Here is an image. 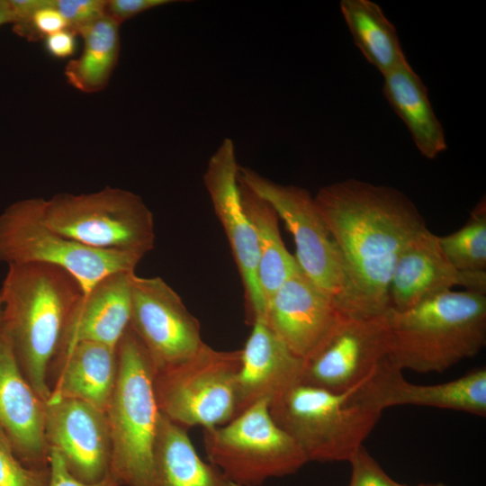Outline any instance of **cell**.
I'll list each match as a JSON object with an SVG mask.
<instances>
[{
	"instance_id": "obj_1",
	"label": "cell",
	"mask_w": 486,
	"mask_h": 486,
	"mask_svg": "<svg viewBox=\"0 0 486 486\" xmlns=\"http://www.w3.org/2000/svg\"><path fill=\"white\" fill-rule=\"evenodd\" d=\"M314 200L341 255L338 311L363 320L385 314L397 260L428 229L418 207L394 187L354 178L323 186Z\"/></svg>"
},
{
	"instance_id": "obj_2",
	"label": "cell",
	"mask_w": 486,
	"mask_h": 486,
	"mask_svg": "<svg viewBox=\"0 0 486 486\" xmlns=\"http://www.w3.org/2000/svg\"><path fill=\"white\" fill-rule=\"evenodd\" d=\"M7 266L0 289V325L22 374L46 401L51 365L84 292L78 282L59 267L45 264Z\"/></svg>"
},
{
	"instance_id": "obj_3",
	"label": "cell",
	"mask_w": 486,
	"mask_h": 486,
	"mask_svg": "<svg viewBox=\"0 0 486 486\" xmlns=\"http://www.w3.org/2000/svg\"><path fill=\"white\" fill-rule=\"evenodd\" d=\"M386 352L401 372L442 373L486 343V294L447 291L385 313Z\"/></svg>"
},
{
	"instance_id": "obj_4",
	"label": "cell",
	"mask_w": 486,
	"mask_h": 486,
	"mask_svg": "<svg viewBox=\"0 0 486 486\" xmlns=\"http://www.w3.org/2000/svg\"><path fill=\"white\" fill-rule=\"evenodd\" d=\"M374 378L339 393L299 382L270 402V415L308 461L348 462L383 410Z\"/></svg>"
},
{
	"instance_id": "obj_5",
	"label": "cell",
	"mask_w": 486,
	"mask_h": 486,
	"mask_svg": "<svg viewBox=\"0 0 486 486\" xmlns=\"http://www.w3.org/2000/svg\"><path fill=\"white\" fill-rule=\"evenodd\" d=\"M118 374L105 410L111 439L110 475L121 486H155L153 446L160 412L146 348L129 327L117 346Z\"/></svg>"
},
{
	"instance_id": "obj_6",
	"label": "cell",
	"mask_w": 486,
	"mask_h": 486,
	"mask_svg": "<svg viewBox=\"0 0 486 486\" xmlns=\"http://www.w3.org/2000/svg\"><path fill=\"white\" fill-rule=\"evenodd\" d=\"M45 222L86 247L145 256L154 248L153 214L142 198L121 188L89 194H58L41 198Z\"/></svg>"
},
{
	"instance_id": "obj_7",
	"label": "cell",
	"mask_w": 486,
	"mask_h": 486,
	"mask_svg": "<svg viewBox=\"0 0 486 486\" xmlns=\"http://www.w3.org/2000/svg\"><path fill=\"white\" fill-rule=\"evenodd\" d=\"M143 257L94 249L58 233L43 219L41 198L19 200L0 213V262L59 267L78 282L84 293L108 274L134 272Z\"/></svg>"
},
{
	"instance_id": "obj_8",
	"label": "cell",
	"mask_w": 486,
	"mask_h": 486,
	"mask_svg": "<svg viewBox=\"0 0 486 486\" xmlns=\"http://www.w3.org/2000/svg\"><path fill=\"white\" fill-rule=\"evenodd\" d=\"M240 363V350H215L203 343L185 359L155 370L159 412L185 429L227 424L236 416Z\"/></svg>"
},
{
	"instance_id": "obj_9",
	"label": "cell",
	"mask_w": 486,
	"mask_h": 486,
	"mask_svg": "<svg viewBox=\"0 0 486 486\" xmlns=\"http://www.w3.org/2000/svg\"><path fill=\"white\" fill-rule=\"evenodd\" d=\"M209 462L238 486H261L293 474L308 458L259 400L225 425L203 429Z\"/></svg>"
},
{
	"instance_id": "obj_10",
	"label": "cell",
	"mask_w": 486,
	"mask_h": 486,
	"mask_svg": "<svg viewBox=\"0 0 486 486\" xmlns=\"http://www.w3.org/2000/svg\"><path fill=\"white\" fill-rule=\"evenodd\" d=\"M238 178L284 220L293 238L294 257L304 274L335 298L343 281L341 255L314 197L304 188L277 184L248 167H238Z\"/></svg>"
},
{
	"instance_id": "obj_11",
	"label": "cell",
	"mask_w": 486,
	"mask_h": 486,
	"mask_svg": "<svg viewBox=\"0 0 486 486\" xmlns=\"http://www.w3.org/2000/svg\"><path fill=\"white\" fill-rule=\"evenodd\" d=\"M385 338V314L363 320L339 313L302 359L300 382L339 393L371 381L390 364Z\"/></svg>"
},
{
	"instance_id": "obj_12",
	"label": "cell",
	"mask_w": 486,
	"mask_h": 486,
	"mask_svg": "<svg viewBox=\"0 0 486 486\" xmlns=\"http://www.w3.org/2000/svg\"><path fill=\"white\" fill-rule=\"evenodd\" d=\"M130 328L146 348L155 370L178 363L204 342L198 320L161 277H130Z\"/></svg>"
},
{
	"instance_id": "obj_13",
	"label": "cell",
	"mask_w": 486,
	"mask_h": 486,
	"mask_svg": "<svg viewBox=\"0 0 486 486\" xmlns=\"http://www.w3.org/2000/svg\"><path fill=\"white\" fill-rule=\"evenodd\" d=\"M238 167L231 140L225 139L210 158L204 185L221 223L244 287L249 324L261 320L265 302L257 279L258 249L256 233L242 205Z\"/></svg>"
},
{
	"instance_id": "obj_14",
	"label": "cell",
	"mask_w": 486,
	"mask_h": 486,
	"mask_svg": "<svg viewBox=\"0 0 486 486\" xmlns=\"http://www.w3.org/2000/svg\"><path fill=\"white\" fill-rule=\"evenodd\" d=\"M45 436L50 449L61 456L68 472L85 483L110 475L112 439L104 410L86 401H46Z\"/></svg>"
},
{
	"instance_id": "obj_15",
	"label": "cell",
	"mask_w": 486,
	"mask_h": 486,
	"mask_svg": "<svg viewBox=\"0 0 486 486\" xmlns=\"http://www.w3.org/2000/svg\"><path fill=\"white\" fill-rule=\"evenodd\" d=\"M338 315L334 297L300 268L275 291L259 320L295 356L304 359L321 342Z\"/></svg>"
},
{
	"instance_id": "obj_16",
	"label": "cell",
	"mask_w": 486,
	"mask_h": 486,
	"mask_svg": "<svg viewBox=\"0 0 486 486\" xmlns=\"http://www.w3.org/2000/svg\"><path fill=\"white\" fill-rule=\"evenodd\" d=\"M454 286L486 294V271L454 268L442 253L437 235L426 229L397 260L389 289L390 308L404 310Z\"/></svg>"
},
{
	"instance_id": "obj_17",
	"label": "cell",
	"mask_w": 486,
	"mask_h": 486,
	"mask_svg": "<svg viewBox=\"0 0 486 486\" xmlns=\"http://www.w3.org/2000/svg\"><path fill=\"white\" fill-rule=\"evenodd\" d=\"M45 406L22 374L0 325V428L19 459L35 469L50 466Z\"/></svg>"
},
{
	"instance_id": "obj_18",
	"label": "cell",
	"mask_w": 486,
	"mask_h": 486,
	"mask_svg": "<svg viewBox=\"0 0 486 486\" xmlns=\"http://www.w3.org/2000/svg\"><path fill=\"white\" fill-rule=\"evenodd\" d=\"M241 351L236 382V416L259 400L269 404L301 382L302 359L262 321L256 320Z\"/></svg>"
},
{
	"instance_id": "obj_19",
	"label": "cell",
	"mask_w": 486,
	"mask_h": 486,
	"mask_svg": "<svg viewBox=\"0 0 486 486\" xmlns=\"http://www.w3.org/2000/svg\"><path fill=\"white\" fill-rule=\"evenodd\" d=\"M134 272L108 274L83 293L68 320L60 352L81 341L117 347L130 327Z\"/></svg>"
},
{
	"instance_id": "obj_20",
	"label": "cell",
	"mask_w": 486,
	"mask_h": 486,
	"mask_svg": "<svg viewBox=\"0 0 486 486\" xmlns=\"http://www.w3.org/2000/svg\"><path fill=\"white\" fill-rule=\"evenodd\" d=\"M54 371L55 381L46 401L74 399L105 411L118 374L117 347L90 341L75 343L55 358L50 368Z\"/></svg>"
},
{
	"instance_id": "obj_21",
	"label": "cell",
	"mask_w": 486,
	"mask_h": 486,
	"mask_svg": "<svg viewBox=\"0 0 486 486\" xmlns=\"http://www.w3.org/2000/svg\"><path fill=\"white\" fill-rule=\"evenodd\" d=\"M382 76V93L408 128L417 148L423 157L436 158L447 148V144L423 81L409 62Z\"/></svg>"
},
{
	"instance_id": "obj_22",
	"label": "cell",
	"mask_w": 486,
	"mask_h": 486,
	"mask_svg": "<svg viewBox=\"0 0 486 486\" xmlns=\"http://www.w3.org/2000/svg\"><path fill=\"white\" fill-rule=\"evenodd\" d=\"M155 486H238L198 455L186 429L160 413L153 446Z\"/></svg>"
},
{
	"instance_id": "obj_23",
	"label": "cell",
	"mask_w": 486,
	"mask_h": 486,
	"mask_svg": "<svg viewBox=\"0 0 486 486\" xmlns=\"http://www.w3.org/2000/svg\"><path fill=\"white\" fill-rule=\"evenodd\" d=\"M400 405L433 407L486 416V369H474L453 381L419 385L407 382L401 371L389 379L382 395L383 409Z\"/></svg>"
},
{
	"instance_id": "obj_24",
	"label": "cell",
	"mask_w": 486,
	"mask_h": 486,
	"mask_svg": "<svg viewBox=\"0 0 486 486\" xmlns=\"http://www.w3.org/2000/svg\"><path fill=\"white\" fill-rule=\"evenodd\" d=\"M238 179L242 205L256 237L257 279L266 310L275 291L296 273L300 266L294 256L284 244L279 231V217L275 211L266 200L246 185L238 178Z\"/></svg>"
},
{
	"instance_id": "obj_25",
	"label": "cell",
	"mask_w": 486,
	"mask_h": 486,
	"mask_svg": "<svg viewBox=\"0 0 486 486\" xmlns=\"http://www.w3.org/2000/svg\"><path fill=\"white\" fill-rule=\"evenodd\" d=\"M343 18L365 59L382 76L408 62L394 25L370 0H342Z\"/></svg>"
},
{
	"instance_id": "obj_26",
	"label": "cell",
	"mask_w": 486,
	"mask_h": 486,
	"mask_svg": "<svg viewBox=\"0 0 486 486\" xmlns=\"http://www.w3.org/2000/svg\"><path fill=\"white\" fill-rule=\"evenodd\" d=\"M120 24L103 16L81 29V54L69 60L65 76L74 88L86 94L99 92L108 85L120 54Z\"/></svg>"
},
{
	"instance_id": "obj_27",
	"label": "cell",
	"mask_w": 486,
	"mask_h": 486,
	"mask_svg": "<svg viewBox=\"0 0 486 486\" xmlns=\"http://www.w3.org/2000/svg\"><path fill=\"white\" fill-rule=\"evenodd\" d=\"M438 246L449 261L462 272L486 271V202L481 199L466 223L456 231L437 236Z\"/></svg>"
},
{
	"instance_id": "obj_28",
	"label": "cell",
	"mask_w": 486,
	"mask_h": 486,
	"mask_svg": "<svg viewBox=\"0 0 486 486\" xmlns=\"http://www.w3.org/2000/svg\"><path fill=\"white\" fill-rule=\"evenodd\" d=\"M50 466L35 469L26 466L0 428V486H49Z\"/></svg>"
},
{
	"instance_id": "obj_29",
	"label": "cell",
	"mask_w": 486,
	"mask_h": 486,
	"mask_svg": "<svg viewBox=\"0 0 486 486\" xmlns=\"http://www.w3.org/2000/svg\"><path fill=\"white\" fill-rule=\"evenodd\" d=\"M68 28L67 21L55 6V0H50L28 20L13 24V31L28 40L45 39L50 34Z\"/></svg>"
},
{
	"instance_id": "obj_30",
	"label": "cell",
	"mask_w": 486,
	"mask_h": 486,
	"mask_svg": "<svg viewBox=\"0 0 486 486\" xmlns=\"http://www.w3.org/2000/svg\"><path fill=\"white\" fill-rule=\"evenodd\" d=\"M348 463L351 465L349 486H408L392 479L364 446Z\"/></svg>"
},
{
	"instance_id": "obj_31",
	"label": "cell",
	"mask_w": 486,
	"mask_h": 486,
	"mask_svg": "<svg viewBox=\"0 0 486 486\" xmlns=\"http://www.w3.org/2000/svg\"><path fill=\"white\" fill-rule=\"evenodd\" d=\"M106 0H55V6L75 33L105 15Z\"/></svg>"
},
{
	"instance_id": "obj_32",
	"label": "cell",
	"mask_w": 486,
	"mask_h": 486,
	"mask_svg": "<svg viewBox=\"0 0 486 486\" xmlns=\"http://www.w3.org/2000/svg\"><path fill=\"white\" fill-rule=\"evenodd\" d=\"M174 2L171 0H106L105 15L121 25L140 13Z\"/></svg>"
},
{
	"instance_id": "obj_33",
	"label": "cell",
	"mask_w": 486,
	"mask_h": 486,
	"mask_svg": "<svg viewBox=\"0 0 486 486\" xmlns=\"http://www.w3.org/2000/svg\"><path fill=\"white\" fill-rule=\"evenodd\" d=\"M49 486H121L109 475L97 483H85L76 479L67 469L61 456L54 449H50V482Z\"/></svg>"
},
{
	"instance_id": "obj_34",
	"label": "cell",
	"mask_w": 486,
	"mask_h": 486,
	"mask_svg": "<svg viewBox=\"0 0 486 486\" xmlns=\"http://www.w3.org/2000/svg\"><path fill=\"white\" fill-rule=\"evenodd\" d=\"M76 33L70 29H64L44 39L47 53L56 58H67L72 56L76 47Z\"/></svg>"
},
{
	"instance_id": "obj_35",
	"label": "cell",
	"mask_w": 486,
	"mask_h": 486,
	"mask_svg": "<svg viewBox=\"0 0 486 486\" xmlns=\"http://www.w3.org/2000/svg\"><path fill=\"white\" fill-rule=\"evenodd\" d=\"M50 0H9L13 14L14 23L28 20L37 10L45 6Z\"/></svg>"
},
{
	"instance_id": "obj_36",
	"label": "cell",
	"mask_w": 486,
	"mask_h": 486,
	"mask_svg": "<svg viewBox=\"0 0 486 486\" xmlns=\"http://www.w3.org/2000/svg\"><path fill=\"white\" fill-rule=\"evenodd\" d=\"M14 22V15L13 14L9 0H0V26L11 23Z\"/></svg>"
},
{
	"instance_id": "obj_37",
	"label": "cell",
	"mask_w": 486,
	"mask_h": 486,
	"mask_svg": "<svg viewBox=\"0 0 486 486\" xmlns=\"http://www.w3.org/2000/svg\"><path fill=\"white\" fill-rule=\"evenodd\" d=\"M417 486H448L442 482H433V483H421Z\"/></svg>"
},
{
	"instance_id": "obj_38",
	"label": "cell",
	"mask_w": 486,
	"mask_h": 486,
	"mask_svg": "<svg viewBox=\"0 0 486 486\" xmlns=\"http://www.w3.org/2000/svg\"><path fill=\"white\" fill-rule=\"evenodd\" d=\"M1 314H2V302H1V300H0V318H1Z\"/></svg>"
}]
</instances>
